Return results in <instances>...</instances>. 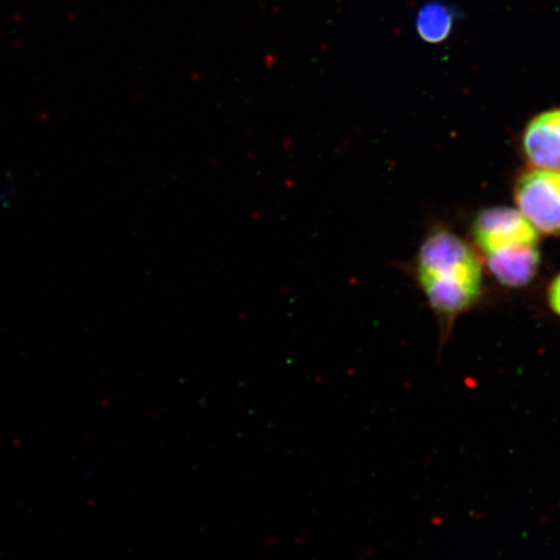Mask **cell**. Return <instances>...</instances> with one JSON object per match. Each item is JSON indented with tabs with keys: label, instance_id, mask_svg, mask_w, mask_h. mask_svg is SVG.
<instances>
[{
	"label": "cell",
	"instance_id": "2",
	"mask_svg": "<svg viewBox=\"0 0 560 560\" xmlns=\"http://www.w3.org/2000/svg\"><path fill=\"white\" fill-rule=\"evenodd\" d=\"M474 236L486 258L538 247L537 230L520 210L511 208H492L481 212L475 221Z\"/></svg>",
	"mask_w": 560,
	"mask_h": 560
},
{
	"label": "cell",
	"instance_id": "6",
	"mask_svg": "<svg viewBox=\"0 0 560 560\" xmlns=\"http://www.w3.org/2000/svg\"><path fill=\"white\" fill-rule=\"evenodd\" d=\"M453 15L445 5L432 3L423 7L417 16V31L425 42L440 44L450 37L453 30Z\"/></svg>",
	"mask_w": 560,
	"mask_h": 560
},
{
	"label": "cell",
	"instance_id": "5",
	"mask_svg": "<svg viewBox=\"0 0 560 560\" xmlns=\"http://www.w3.org/2000/svg\"><path fill=\"white\" fill-rule=\"evenodd\" d=\"M490 272L500 283L508 287H523L535 278L540 265L538 247L515 252V254L487 258Z\"/></svg>",
	"mask_w": 560,
	"mask_h": 560
},
{
	"label": "cell",
	"instance_id": "7",
	"mask_svg": "<svg viewBox=\"0 0 560 560\" xmlns=\"http://www.w3.org/2000/svg\"><path fill=\"white\" fill-rule=\"evenodd\" d=\"M549 305L560 317V276L555 279L549 289Z\"/></svg>",
	"mask_w": 560,
	"mask_h": 560
},
{
	"label": "cell",
	"instance_id": "1",
	"mask_svg": "<svg viewBox=\"0 0 560 560\" xmlns=\"http://www.w3.org/2000/svg\"><path fill=\"white\" fill-rule=\"evenodd\" d=\"M412 272L432 310L445 319L470 310L481 295L478 257L450 231L436 230L425 237Z\"/></svg>",
	"mask_w": 560,
	"mask_h": 560
},
{
	"label": "cell",
	"instance_id": "4",
	"mask_svg": "<svg viewBox=\"0 0 560 560\" xmlns=\"http://www.w3.org/2000/svg\"><path fill=\"white\" fill-rule=\"evenodd\" d=\"M523 151L536 170L560 172V108L544 112L528 124Z\"/></svg>",
	"mask_w": 560,
	"mask_h": 560
},
{
	"label": "cell",
	"instance_id": "3",
	"mask_svg": "<svg viewBox=\"0 0 560 560\" xmlns=\"http://www.w3.org/2000/svg\"><path fill=\"white\" fill-rule=\"evenodd\" d=\"M515 200L532 226L544 234L560 236V172L525 173L517 180Z\"/></svg>",
	"mask_w": 560,
	"mask_h": 560
}]
</instances>
